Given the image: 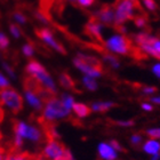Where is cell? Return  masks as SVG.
<instances>
[{"label": "cell", "mask_w": 160, "mask_h": 160, "mask_svg": "<svg viewBox=\"0 0 160 160\" xmlns=\"http://www.w3.org/2000/svg\"><path fill=\"white\" fill-rule=\"evenodd\" d=\"M10 87V82L9 79L5 76L3 73L0 72V89H3V88H8Z\"/></svg>", "instance_id": "83f0119b"}, {"label": "cell", "mask_w": 160, "mask_h": 160, "mask_svg": "<svg viewBox=\"0 0 160 160\" xmlns=\"http://www.w3.org/2000/svg\"><path fill=\"white\" fill-rule=\"evenodd\" d=\"M5 160H34L33 154L29 152H21V151H9Z\"/></svg>", "instance_id": "5bb4252c"}, {"label": "cell", "mask_w": 160, "mask_h": 160, "mask_svg": "<svg viewBox=\"0 0 160 160\" xmlns=\"http://www.w3.org/2000/svg\"><path fill=\"white\" fill-rule=\"evenodd\" d=\"M102 55H103L104 60L107 61L110 65H112L113 68L119 67V61H118V58L114 56V55H112L111 53H108L107 50H103V52H102Z\"/></svg>", "instance_id": "ac0fdd59"}, {"label": "cell", "mask_w": 160, "mask_h": 160, "mask_svg": "<svg viewBox=\"0 0 160 160\" xmlns=\"http://www.w3.org/2000/svg\"><path fill=\"white\" fill-rule=\"evenodd\" d=\"M85 32L89 37L96 40L100 45H104V40L102 37V24L94 16L87 22L86 27H85Z\"/></svg>", "instance_id": "9c48e42d"}, {"label": "cell", "mask_w": 160, "mask_h": 160, "mask_svg": "<svg viewBox=\"0 0 160 160\" xmlns=\"http://www.w3.org/2000/svg\"><path fill=\"white\" fill-rule=\"evenodd\" d=\"M54 160H68V159L63 156V157H58V158H56V159H54Z\"/></svg>", "instance_id": "60d3db41"}, {"label": "cell", "mask_w": 160, "mask_h": 160, "mask_svg": "<svg viewBox=\"0 0 160 160\" xmlns=\"http://www.w3.org/2000/svg\"><path fill=\"white\" fill-rule=\"evenodd\" d=\"M114 27L122 25L126 21L133 20L134 17V5L129 0H117L114 3Z\"/></svg>", "instance_id": "8992f818"}, {"label": "cell", "mask_w": 160, "mask_h": 160, "mask_svg": "<svg viewBox=\"0 0 160 160\" xmlns=\"http://www.w3.org/2000/svg\"><path fill=\"white\" fill-rule=\"evenodd\" d=\"M72 110H73V112L79 118L88 117L90 114V112H92V109L88 105H86V104L83 103H76V102L72 105Z\"/></svg>", "instance_id": "9a60e30c"}, {"label": "cell", "mask_w": 160, "mask_h": 160, "mask_svg": "<svg viewBox=\"0 0 160 160\" xmlns=\"http://www.w3.org/2000/svg\"><path fill=\"white\" fill-rule=\"evenodd\" d=\"M98 153L101 158L105 160H114L117 158V152L110 147V144L107 143H101L98 145Z\"/></svg>", "instance_id": "7c38bea8"}, {"label": "cell", "mask_w": 160, "mask_h": 160, "mask_svg": "<svg viewBox=\"0 0 160 160\" xmlns=\"http://www.w3.org/2000/svg\"><path fill=\"white\" fill-rule=\"evenodd\" d=\"M117 125L123 126V127H129V126H133L134 121L133 120H129V121H117Z\"/></svg>", "instance_id": "d590c367"}, {"label": "cell", "mask_w": 160, "mask_h": 160, "mask_svg": "<svg viewBox=\"0 0 160 160\" xmlns=\"http://www.w3.org/2000/svg\"><path fill=\"white\" fill-rule=\"evenodd\" d=\"M152 48H153V57H156V58H158V60H160V40L158 39V38H156L154 39V41L152 43Z\"/></svg>", "instance_id": "d4e9b609"}, {"label": "cell", "mask_w": 160, "mask_h": 160, "mask_svg": "<svg viewBox=\"0 0 160 160\" xmlns=\"http://www.w3.org/2000/svg\"><path fill=\"white\" fill-rule=\"evenodd\" d=\"M151 101L156 104H160V97H153V98H151Z\"/></svg>", "instance_id": "f35d334b"}, {"label": "cell", "mask_w": 160, "mask_h": 160, "mask_svg": "<svg viewBox=\"0 0 160 160\" xmlns=\"http://www.w3.org/2000/svg\"><path fill=\"white\" fill-rule=\"evenodd\" d=\"M133 20L138 28H143V27H147L148 25V15L147 14H142V15H134Z\"/></svg>", "instance_id": "d6986e66"}, {"label": "cell", "mask_w": 160, "mask_h": 160, "mask_svg": "<svg viewBox=\"0 0 160 160\" xmlns=\"http://www.w3.org/2000/svg\"><path fill=\"white\" fill-rule=\"evenodd\" d=\"M110 147L112 148V149H113L114 151H116V150H117V151H123V149L121 148V145H120V144L118 143L117 141H114V140H112L110 142Z\"/></svg>", "instance_id": "d6a6232c"}, {"label": "cell", "mask_w": 160, "mask_h": 160, "mask_svg": "<svg viewBox=\"0 0 160 160\" xmlns=\"http://www.w3.org/2000/svg\"><path fill=\"white\" fill-rule=\"evenodd\" d=\"M9 47V38L3 32H0V50H6Z\"/></svg>", "instance_id": "603a6c76"}, {"label": "cell", "mask_w": 160, "mask_h": 160, "mask_svg": "<svg viewBox=\"0 0 160 160\" xmlns=\"http://www.w3.org/2000/svg\"><path fill=\"white\" fill-rule=\"evenodd\" d=\"M74 67L85 73L87 77L98 78L103 74V64L98 58L85 54H78L73 60Z\"/></svg>", "instance_id": "7a4b0ae2"}, {"label": "cell", "mask_w": 160, "mask_h": 160, "mask_svg": "<svg viewBox=\"0 0 160 160\" xmlns=\"http://www.w3.org/2000/svg\"><path fill=\"white\" fill-rule=\"evenodd\" d=\"M104 46L109 52L121 55H129L132 56L136 46L134 45L132 39L123 34H116L111 37L108 41H104Z\"/></svg>", "instance_id": "277c9868"}, {"label": "cell", "mask_w": 160, "mask_h": 160, "mask_svg": "<svg viewBox=\"0 0 160 160\" xmlns=\"http://www.w3.org/2000/svg\"><path fill=\"white\" fill-rule=\"evenodd\" d=\"M147 134L151 138H160V128H153V129H149Z\"/></svg>", "instance_id": "f1b7e54d"}, {"label": "cell", "mask_w": 160, "mask_h": 160, "mask_svg": "<svg viewBox=\"0 0 160 160\" xmlns=\"http://www.w3.org/2000/svg\"><path fill=\"white\" fill-rule=\"evenodd\" d=\"M36 33H37V36L42 40L43 42L46 43L47 46H49L50 48H53L54 50H56L57 53L63 54V55L67 54L65 48L54 38L53 32H52L49 29H47V28H40V29L36 30Z\"/></svg>", "instance_id": "52a82bcc"}, {"label": "cell", "mask_w": 160, "mask_h": 160, "mask_svg": "<svg viewBox=\"0 0 160 160\" xmlns=\"http://www.w3.org/2000/svg\"><path fill=\"white\" fill-rule=\"evenodd\" d=\"M3 152H5L3 148L0 147V160H3Z\"/></svg>", "instance_id": "ab89813d"}, {"label": "cell", "mask_w": 160, "mask_h": 160, "mask_svg": "<svg viewBox=\"0 0 160 160\" xmlns=\"http://www.w3.org/2000/svg\"><path fill=\"white\" fill-rule=\"evenodd\" d=\"M24 138L30 140L31 142H33V143L40 144V143H42L43 140H45V134H43L42 129H40V128L33 126V125H29V123H28L27 132H25Z\"/></svg>", "instance_id": "8fae6325"}, {"label": "cell", "mask_w": 160, "mask_h": 160, "mask_svg": "<svg viewBox=\"0 0 160 160\" xmlns=\"http://www.w3.org/2000/svg\"><path fill=\"white\" fill-rule=\"evenodd\" d=\"M13 18L16 21L18 24H25L27 23V17L24 15L23 13H21V12H15L13 14Z\"/></svg>", "instance_id": "484cf974"}, {"label": "cell", "mask_w": 160, "mask_h": 160, "mask_svg": "<svg viewBox=\"0 0 160 160\" xmlns=\"http://www.w3.org/2000/svg\"><path fill=\"white\" fill-rule=\"evenodd\" d=\"M82 83H83V86L89 90H96V88H97V82L95 81L94 78L85 76V77L82 78Z\"/></svg>", "instance_id": "ffe728a7"}, {"label": "cell", "mask_w": 160, "mask_h": 160, "mask_svg": "<svg viewBox=\"0 0 160 160\" xmlns=\"http://www.w3.org/2000/svg\"><path fill=\"white\" fill-rule=\"evenodd\" d=\"M116 104L113 102H96V103L92 104V111H95V112H105V111L110 110L111 108L114 107Z\"/></svg>", "instance_id": "2e32d148"}, {"label": "cell", "mask_w": 160, "mask_h": 160, "mask_svg": "<svg viewBox=\"0 0 160 160\" xmlns=\"http://www.w3.org/2000/svg\"><path fill=\"white\" fill-rule=\"evenodd\" d=\"M152 71H153V73L157 76V77L160 78V64H156L153 68H152Z\"/></svg>", "instance_id": "8d00e7d4"}, {"label": "cell", "mask_w": 160, "mask_h": 160, "mask_svg": "<svg viewBox=\"0 0 160 160\" xmlns=\"http://www.w3.org/2000/svg\"><path fill=\"white\" fill-rule=\"evenodd\" d=\"M36 18H37L39 22H41L42 24H48V18H47V16L43 15L42 13H40V12L36 13Z\"/></svg>", "instance_id": "1f68e13d"}, {"label": "cell", "mask_w": 160, "mask_h": 160, "mask_svg": "<svg viewBox=\"0 0 160 160\" xmlns=\"http://www.w3.org/2000/svg\"><path fill=\"white\" fill-rule=\"evenodd\" d=\"M22 53H23L24 56L28 57V58L32 57V56H33V54H34L33 45H32V43H30V42L24 43L23 46H22Z\"/></svg>", "instance_id": "7402d4cb"}, {"label": "cell", "mask_w": 160, "mask_h": 160, "mask_svg": "<svg viewBox=\"0 0 160 160\" xmlns=\"http://www.w3.org/2000/svg\"><path fill=\"white\" fill-rule=\"evenodd\" d=\"M142 90H143L144 94H153V93L157 92V88H156V87L144 86V87H142Z\"/></svg>", "instance_id": "836d02e7"}, {"label": "cell", "mask_w": 160, "mask_h": 160, "mask_svg": "<svg viewBox=\"0 0 160 160\" xmlns=\"http://www.w3.org/2000/svg\"><path fill=\"white\" fill-rule=\"evenodd\" d=\"M142 109L145 111H152L153 110V107L152 105H150V104H147V103H144L142 104Z\"/></svg>", "instance_id": "74e56055"}, {"label": "cell", "mask_w": 160, "mask_h": 160, "mask_svg": "<svg viewBox=\"0 0 160 160\" xmlns=\"http://www.w3.org/2000/svg\"><path fill=\"white\" fill-rule=\"evenodd\" d=\"M9 32L12 34V37L15 38V39H20L22 37V32H21V29L17 27L16 24H10L9 25Z\"/></svg>", "instance_id": "cb8c5ba5"}, {"label": "cell", "mask_w": 160, "mask_h": 160, "mask_svg": "<svg viewBox=\"0 0 160 160\" xmlns=\"http://www.w3.org/2000/svg\"><path fill=\"white\" fill-rule=\"evenodd\" d=\"M60 100L62 101L63 105L67 108L68 110H70V111L72 110V105H73V103H74V100L71 95H69V94H63V95L61 96Z\"/></svg>", "instance_id": "44dd1931"}, {"label": "cell", "mask_w": 160, "mask_h": 160, "mask_svg": "<svg viewBox=\"0 0 160 160\" xmlns=\"http://www.w3.org/2000/svg\"><path fill=\"white\" fill-rule=\"evenodd\" d=\"M58 82L63 88L65 89H71V90H76V82L74 80L71 78V76L67 72H62V73L58 76Z\"/></svg>", "instance_id": "4fadbf2b"}, {"label": "cell", "mask_w": 160, "mask_h": 160, "mask_svg": "<svg viewBox=\"0 0 160 160\" xmlns=\"http://www.w3.org/2000/svg\"><path fill=\"white\" fill-rule=\"evenodd\" d=\"M2 68H3V70L6 71V73L8 74V76L12 78V79H16V73H15L14 69L10 67L9 64L6 63V62H2Z\"/></svg>", "instance_id": "4316f807"}, {"label": "cell", "mask_w": 160, "mask_h": 160, "mask_svg": "<svg viewBox=\"0 0 160 160\" xmlns=\"http://www.w3.org/2000/svg\"><path fill=\"white\" fill-rule=\"evenodd\" d=\"M144 151L147 152V153H150V154H157L160 150V143L157 142V141L154 140H151V141H148L147 143L144 144L143 147Z\"/></svg>", "instance_id": "e0dca14e"}, {"label": "cell", "mask_w": 160, "mask_h": 160, "mask_svg": "<svg viewBox=\"0 0 160 160\" xmlns=\"http://www.w3.org/2000/svg\"><path fill=\"white\" fill-rule=\"evenodd\" d=\"M158 159V156L157 154H153V158H152V160H157Z\"/></svg>", "instance_id": "b9f144b4"}, {"label": "cell", "mask_w": 160, "mask_h": 160, "mask_svg": "<svg viewBox=\"0 0 160 160\" xmlns=\"http://www.w3.org/2000/svg\"><path fill=\"white\" fill-rule=\"evenodd\" d=\"M25 72L29 77L36 80L45 90L54 95L56 94V83L42 64H40L37 61H31L25 67Z\"/></svg>", "instance_id": "6da1fadb"}, {"label": "cell", "mask_w": 160, "mask_h": 160, "mask_svg": "<svg viewBox=\"0 0 160 160\" xmlns=\"http://www.w3.org/2000/svg\"><path fill=\"white\" fill-rule=\"evenodd\" d=\"M70 112L71 111L63 105L62 101L56 98V96H53L43 103L42 117L40 118V121L53 123L55 120L69 117Z\"/></svg>", "instance_id": "3957f363"}, {"label": "cell", "mask_w": 160, "mask_h": 160, "mask_svg": "<svg viewBox=\"0 0 160 160\" xmlns=\"http://www.w3.org/2000/svg\"><path fill=\"white\" fill-rule=\"evenodd\" d=\"M96 0H77V2L79 6L81 7H90L92 5H94V2H95Z\"/></svg>", "instance_id": "f546056e"}, {"label": "cell", "mask_w": 160, "mask_h": 160, "mask_svg": "<svg viewBox=\"0 0 160 160\" xmlns=\"http://www.w3.org/2000/svg\"><path fill=\"white\" fill-rule=\"evenodd\" d=\"M143 2L148 9H150V10L157 9V5L154 2V0H143Z\"/></svg>", "instance_id": "4dcf8cb0"}, {"label": "cell", "mask_w": 160, "mask_h": 160, "mask_svg": "<svg viewBox=\"0 0 160 160\" xmlns=\"http://www.w3.org/2000/svg\"><path fill=\"white\" fill-rule=\"evenodd\" d=\"M67 151V148L64 147L60 141L50 140L47 141V144L42 151V154L46 159H56L58 157H63Z\"/></svg>", "instance_id": "ba28073f"}, {"label": "cell", "mask_w": 160, "mask_h": 160, "mask_svg": "<svg viewBox=\"0 0 160 160\" xmlns=\"http://www.w3.org/2000/svg\"><path fill=\"white\" fill-rule=\"evenodd\" d=\"M141 142H142V137L140 135H133V137H132V143L134 145H138Z\"/></svg>", "instance_id": "e575fe53"}, {"label": "cell", "mask_w": 160, "mask_h": 160, "mask_svg": "<svg viewBox=\"0 0 160 160\" xmlns=\"http://www.w3.org/2000/svg\"><path fill=\"white\" fill-rule=\"evenodd\" d=\"M94 17L101 24H107V25L113 24V21H114L113 6H111V5H103Z\"/></svg>", "instance_id": "30bf717a"}, {"label": "cell", "mask_w": 160, "mask_h": 160, "mask_svg": "<svg viewBox=\"0 0 160 160\" xmlns=\"http://www.w3.org/2000/svg\"><path fill=\"white\" fill-rule=\"evenodd\" d=\"M0 102L15 114L23 110V97L12 87L0 89Z\"/></svg>", "instance_id": "5b68a950"}]
</instances>
